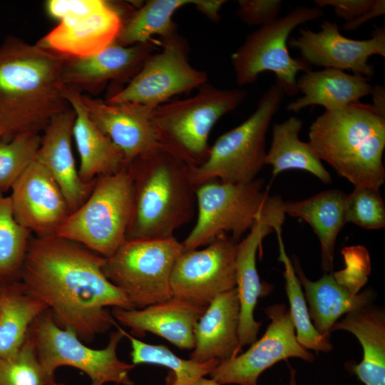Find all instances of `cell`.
<instances>
[{
	"mask_svg": "<svg viewBox=\"0 0 385 385\" xmlns=\"http://www.w3.org/2000/svg\"><path fill=\"white\" fill-rule=\"evenodd\" d=\"M271 322L263 336L244 353L220 361L210 374L221 384L257 385L260 375L277 362L291 357L313 361L315 356L297 342L290 314L283 304L265 309Z\"/></svg>",
	"mask_w": 385,
	"mask_h": 385,
	"instance_id": "5bb4252c",
	"label": "cell"
},
{
	"mask_svg": "<svg viewBox=\"0 0 385 385\" xmlns=\"http://www.w3.org/2000/svg\"><path fill=\"white\" fill-rule=\"evenodd\" d=\"M2 137H3V135H2L1 132L0 131V139H1Z\"/></svg>",
	"mask_w": 385,
	"mask_h": 385,
	"instance_id": "c3c4849f",
	"label": "cell"
},
{
	"mask_svg": "<svg viewBox=\"0 0 385 385\" xmlns=\"http://www.w3.org/2000/svg\"><path fill=\"white\" fill-rule=\"evenodd\" d=\"M282 8L281 0H240L236 14L247 25L260 27L279 18Z\"/></svg>",
	"mask_w": 385,
	"mask_h": 385,
	"instance_id": "74e56055",
	"label": "cell"
},
{
	"mask_svg": "<svg viewBox=\"0 0 385 385\" xmlns=\"http://www.w3.org/2000/svg\"><path fill=\"white\" fill-rule=\"evenodd\" d=\"M289 382L288 385H297V379H296V370L293 369L292 366H289Z\"/></svg>",
	"mask_w": 385,
	"mask_h": 385,
	"instance_id": "f6af8a7d",
	"label": "cell"
},
{
	"mask_svg": "<svg viewBox=\"0 0 385 385\" xmlns=\"http://www.w3.org/2000/svg\"><path fill=\"white\" fill-rule=\"evenodd\" d=\"M375 0H314L318 8L332 6L335 15L349 22L369 10Z\"/></svg>",
	"mask_w": 385,
	"mask_h": 385,
	"instance_id": "ab89813d",
	"label": "cell"
},
{
	"mask_svg": "<svg viewBox=\"0 0 385 385\" xmlns=\"http://www.w3.org/2000/svg\"><path fill=\"white\" fill-rule=\"evenodd\" d=\"M238 242L222 234L204 249L184 251L171 274L173 295L207 307L218 295L236 288Z\"/></svg>",
	"mask_w": 385,
	"mask_h": 385,
	"instance_id": "4fadbf2b",
	"label": "cell"
},
{
	"mask_svg": "<svg viewBox=\"0 0 385 385\" xmlns=\"http://www.w3.org/2000/svg\"><path fill=\"white\" fill-rule=\"evenodd\" d=\"M75 117L71 107L51 119L43 130L36 157L58 184L71 212L87 199L96 181L83 182L76 166L72 150Z\"/></svg>",
	"mask_w": 385,
	"mask_h": 385,
	"instance_id": "7402d4cb",
	"label": "cell"
},
{
	"mask_svg": "<svg viewBox=\"0 0 385 385\" xmlns=\"http://www.w3.org/2000/svg\"><path fill=\"white\" fill-rule=\"evenodd\" d=\"M294 268L305 291L311 321L325 337H329L332 327L342 315L368 306L372 300L371 290L353 293L336 280L332 272L324 273L313 282L307 279L298 262L295 261Z\"/></svg>",
	"mask_w": 385,
	"mask_h": 385,
	"instance_id": "484cf974",
	"label": "cell"
},
{
	"mask_svg": "<svg viewBox=\"0 0 385 385\" xmlns=\"http://www.w3.org/2000/svg\"><path fill=\"white\" fill-rule=\"evenodd\" d=\"M241 88L223 89L205 83L190 98L153 108L151 119L161 146L193 165L209 155L208 138L220 118L247 96Z\"/></svg>",
	"mask_w": 385,
	"mask_h": 385,
	"instance_id": "5b68a950",
	"label": "cell"
},
{
	"mask_svg": "<svg viewBox=\"0 0 385 385\" xmlns=\"http://www.w3.org/2000/svg\"><path fill=\"white\" fill-rule=\"evenodd\" d=\"M46 306L29 293L21 282L0 284V357L16 354L34 321Z\"/></svg>",
	"mask_w": 385,
	"mask_h": 385,
	"instance_id": "f546056e",
	"label": "cell"
},
{
	"mask_svg": "<svg viewBox=\"0 0 385 385\" xmlns=\"http://www.w3.org/2000/svg\"><path fill=\"white\" fill-rule=\"evenodd\" d=\"M185 383L187 382H181V381H178L174 379V381L171 383L170 385H183Z\"/></svg>",
	"mask_w": 385,
	"mask_h": 385,
	"instance_id": "bcb514c9",
	"label": "cell"
},
{
	"mask_svg": "<svg viewBox=\"0 0 385 385\" xmlns=\"http://www.w3.org/2000/svg\"><path fill=\"white\" fill-rule=\"evenodd\" d=\"M91 385H103L100 383H96V382H91Z\"/></svg>",
	"mask_w": 385,
	"mask_h": 385,
	"instance_id": "7dc6e473",
	"label": "cell"
},
{
	"mask_svg": "<svg viewBox=\"0 0 385 385\" xmlns=\"http://www.w3.org/2000/svg\"><path fill=\"white\" fill-rule=\"evenodd\" d=\"M302 125L303 120L294 115L274 123L265 165L272 166L273 176L288 170H300L309 172L323 183L329 184L332 182L329 173L309 142H303L299 138Z\"/></svg>",
	"mask_w": 385,
	"mask_h": 385,
	"instance_id": "f1b7e54d",
	"label": "cell"
},
{
	"mask_svg": "<svg viewBox=\"0 0 385 385\" xmlns=\"http://www.w3.org/2000/svg\"><path fill=\"white\" fill-rule=\"evenodd\" d=\"M345 219L359 227L378 230L385 227V205L378 188L355 186L346 195Z\"/></svg>",
	"mask_w": 385,
	"mask_h": 385,
	"instance_id": "8d00e7d4",
	"label": "cell"
},
{
	"mask_svg": "<svg viewBox=\"0 0 385 385\" xmlns=\"http://www.w3.org/2000/svg\"><path fill=\"white\" fill-rule=\"evenodd\" d=\"M270 197L262 179L247 183L213 179L201 183L196 190V222L182 242L184 251L207 245L227 232L239 242L260 217Z\"/></svg>",
	"mask_w": 385,
	"mask_h": 385,
	"instance_id": "8fae6325",
	"label": "cell"
},
{
	"mask_svg": "<svg viewBox=\"0 0 385 385\" xmlns=\"http://www.w3.org/2000/svg\"><path fill=\"white\" fill-rule=\"evenodd\" d=\"M107 3L104 0H50L46 4V9L60 23L70 22L101 9Z\"/></svg>",
	"mask_w": 385,
	"mask_h": 385,
	"instance_id": "f35d334b",
	"label": "cell"
},
{
	"mask_svg": "<svg viewBox=\"0 0 385 385\" xmlns=\"http://www.w3.org/2000/svg\"><path fill=\"white\" fill-rule=\"evenodd\" d=\"M279 244V260L284 264L285 289L289 303V314L293 322L297 342L306 349L315 351L328 352L332 349V344L327 337L320 334L314 327L302 285L296 274L294 265L287 256L282 238V225L274 229Z\"/></svg>",
	"mask_w": 385,
	"mask_h": 385,
	"instance_id": "1f68e13d",
	"label": "cell"
},
{
	"mask_svg": "<svg viewBox=\"0 0 385 385\" xmlns=\"http://www.w3.org/2000/svg\"><path fill=\"white\" fill-rule=\"evenodd\" d=\"M64 56L15 36L0 44L1 139L46 128L71 106L63 95Z\"/></svg>",
	"mask_w": 385,
	"mask_h": 385,
	"instance_id": "7a4b0ae2",
	"label": "cell"
},
{
	"mask_svg": "<svg viewBox=\"0 0 385 385\" xmlns=\"http://www.w3.org/2000/svg\"><path fill=\"white\" fill-rule=\"evenodd\" d=\"M240 306L237 289L216 297L194 329L195 346L190 359L196 362L227 361L242 349L239 339Z\"/></svg>",
	"mask_w": 385,
	"mask_h": 385,
	"instance_id": "603a6c76",
	"label": "cell"
},
{
	"mask_svg": "<svg viewBox=\"0 0 385 385\" xmlns=\"http://www.w3.org/2000/svg\"><path fill=\"white\" fill-rule=\"evenodd\" d=\"M133 200V181L127 165L115 173L97 178L87 199L69 214L56 235L108 258L125 241Z\"/></svg>",
	"mask_w": 385,
	"mask_h": 385,
	"instance_id": "8992f818",
	"label": "cell"
},
{
	"mask_svg": "<svg viewBox=\"0 0 385 385\" xmlns=\"http://www.w3.org/2000/svg\"><path fill=\"white\" fill-rule=\"evenodd\" d=\"M115 326L117 330L111 334L107 346L95 349L74 333L60 327L46 309L34 321L28 336L42 366L51 374H55L59 367L71 366L83 372L91 382L135 385L130 377L135 365L117 356V347L124 337V330L116 323Z\"/></svg>",
	"mask_w": 385,
	"mask_h": 385,
	"instance_id": "30bf717a",
	"label": "cell"
},
{
	"mask_svg": "<svg viewBox=\"0 0 385 385\" xmlns=\"http://www.w3.org/2000/svg\"><path fill=\"white\" fill-rule=\"evenodd\" d=\"M193 165L163 146L128 163L134 187L125 240L173 237L195 213Z\"/></svg>",
	"mask_w": 385,
	"mask_h": 385,
	"instance_id": "3957f363",
	"label": "cell"
},
{
	"mask_svg": "<svg viewBox=\"0 0 385 385\" xmlns=\"http://www.w3.org/2000/svg\"><path fill=\"white\" fill-rule=\"evenodd\" d=\"M284 96L275 82L262 95L246 120L217 139L207 158L192 166V178L197 186L213 179L232 183L256 179L265 165L267 133Z\"/></svg>",
	"mask_w": 385,
	"mask_h": 385,
	"instance_id": "52a82bcc",
	"label": "cell"
},
{
	"mask_svg": "<svg viewBox=\"0 0 385 385\" xmlns=\"http://www.w3.org/2000/svg\"><path fill=\"white\" fill-rule=\"evenodd\" d=\"M156 50L153 40L130 46L116 41L104 50L86 57H64L61 69L63 87L82 92L99 90L108 82H129Z\"/></svg>",
	"mask_w": 385,
	"mask_h": 385,
	"instance_id": "e0dca14e",
	"label": "cell"
},
{
	"mask_svg": "<svg viewBox=\"0 0 385 385\" xmlns=\"http://www.w3.org/2000/svg\"><path fill=\"white\" fill-rule=\"evenodd\" d=\"M82 101L90 118L121 150L127 163L161 146L151 119L153 108L110 103L83 94Z\"/></svg>",
	"mask_w": 385,
	"mask_h": 385,
	"instance_id": "ac0fdd59",
	"label": "cell"
},
{
	"mask_svg": "<svg viewBox=\"0 0 385 385\" xmlns=\"http://www.w3.org/2000/svg\"><path fill=\"white\" fill-rule=\"evenodd\" d=\"M323 14L317 6H297L249 34L231 56L237 86L253 83L260 73L270 71L275 74V82L284 95L294 96L299 92L297 73L309 71L312 66L301 57L290 56L289 35L298 26L314 21Z\"/></svg>",
	"mask_w": 385,
	"mask_h": 385,
	"instance_id": "9c48e42d",
	"label": "cell"
},
{
	"mask_svg": "<svg viewBox=\"0 0 385 385\" xmlns=\"http://www.w3.org/2000/svg\"><path fill=\"white\" fill-rule=\"evenodd\" d=\"M346 194L332 189L300 201L283 202L285 214L305 220L317 235L322 250V269L332 272L334 250L337 236L346 223Z\"/></svg>",
	"mask_w": 385,
	"mask_h": 385,
	"instance_id": "83f0119b",
	"label": "cell"
},
{
	"mask_svg": "<svg viewBox=\"0 0 385 385\" xmlns=\"http://www.w3.org/2000/svg\"><path fill=\"white\" fill-rule=\"evenodd\" d=\"M385 14V1L375 0L374 6L367 11L362 14L357 18L345 22L344 24V30L351 31L357 30L361 26L366 23L369 20L381 16Z\"/></svg>",
	"mask_w": 385,
	"mask_h": 385,
	"instance_id": "60d3db41",
	"label": "cell"
},
{
	"mask_svg": "<svg viewBox=\"0 0 385 385\" xmlns=\"http://www.w3.org/2000/svg\"><path fill=\"white\" fill-rule=\"evenodd\" d=\"M31 234L16 221L10 196L0 191V284L19 280Z\"/></svg>",
	"mask_w": 385,
	"mask_h": 385,
	"instance_id": "d6a6232c",
	"label": "cell"
},
{
	"mask_svg": "<svg viewBox=\"0 0 385 385\" xmlns=\"http://www.w3.org/2000/svg\"><path fill=\"white\" fill-rule=\"evenodd\" d=\"M63 95L75 112L73 138L80 157L78 175L85 183L115 173L128 163L121 150L90 118L78 91L63 87Z\"/></svg>",
	"mask_w": 385,
	"mask_h": 385,
	"instance_id": "cb8c5ba5",
	"label": "cell"
},
{
	"mask_svg": "<svg viewBox=\"0 0 385 385\" xmlns=\"http://www.w3.org/2000/svg\"><path fill=\"white\" fill-rule=\"evenodd\" d=\"M197 0H150L125 14L116 42L124 46L145 43L155 35L162 38L177 34L173 21L174 13L180 7L195 5Z\"/></svg>",
	"mask_w": 385,
	"mask_h": 385,
	"instance_id": "4dcf8cb0",
	"label": "cell"
},
{
	"mask_svg": "<svg viewBox=\"0 0 385 385\" xmlns=\"http://www.w3.org/2000/svg\"><path fill=\"white\" fill-rule=\"evenodd\" d=\"M183 252L182 242L174 236L126 240L106 258L103 271L134 309H142L173 296L171 274Z\"/></svg>",
	"mask_w": 385,
	"mask_h": 385,
	"instance_id": "ba28073f",
	"label": "cell"
},
{
	"mask_svg": "<svg viewBox=\"0 0 385 385\" xmlns=\"http://www.w3.org/2000/svg\"><path fill=\"white\" fill-rule=\"evenodd\" d=\"M297 86L303 96L287 105V110L293 113L316 105L325 111L339 109L370 95L372 88L369 79L336 68L304 72L297 79Z\"/></svg>",
	"mask_w": 385,
	"mask_h": 385,
	"instance_id": "d4e9b609",
	"label": "cell"
},
{
	"mask_svg": "<svg viewBox=\"0 0 385 385\" xmlns=\"http://www.w3.org/2000/svg\"><path fill=\"white\" fill-rule=\"evenodd\" d=\"M11 190L9 196L16 221L36 237L56 235L71 213L58 184L36 160Z\"/></svg>",
	"mask_w": 385,
	"mask_h": 385,
	"instance_id": "2e32d148",
	"label": "cell"
},
{
	"mask_svg": "<svg viewBox=\"0 0 385 385\" xmlns=\"http://www.w3.org/2000/svg\"><path fill=\"white\" fill-rule=\"evenodd\" d=\"M131 346L132 364H155L169 369L174 374V379L179 381H190L197 378L210 374L218 365L217 359L200 363L192 359H183L175 355L166 346L145 343L124 331Z\"/></svg>",
	"mask_w": 385,
	"mask_h": 385,
	"instance_id": "836d02e7",
	"label": "cell"
},
{
	"mask_svg": "<svg viewBox=\"0 0 385 385\" xmlns=\"http://www.w3.org/2000/svg\"><path fill=\"white\" fill-rule=\"evenodd\" d=\"M284 214L277 205L267 206L248 234L237 244L235 257L236 289L240 306L239 339L242 347L257 340L261 323L254 318L258 299L267 289L260 281L256 258L263 238L282 224Z\"/></svg>",
	"mask_w": 385,
	"mask_h": 385,
	"instance_id": "d6986e66",
	"label": "cell"
},
{
	"mask_svg": "<svg viewBox=\"0 0 385 385\" xmlns=\"http://www.w3.org/2000/svg\"><path fill=\"white\" fill-rule=\"evenodd\" d=\"M0 385H64L42 366L27 337L12 356L0 357Z\"/></svg>",
	"mask_w": 385,
	"mask_h": 385,
	"instance_id": "e575fe53",
	"label": "cell"
},
{
	"mask_svg": "<svg viewBox=\"0 0 385 385\" xmlns=\"http://www.w3.org/2000/svg\"><path fill=\"white\" fill-rule=\"evenodd\" d=\"M226 2L225 0H197L195 6L211 21H217L220 19L219 11Z\"/></svg>",
	"mask_w": 385,
	"mask_h": 385,
	"instance_id": "b9f144b4",
	"label": "cell"
},
{
	"mask_svg": "<svg viewBox=\"0 0 385 385\" xmlns=\"http://www.w3.org/2000/svg\"><path fill=\"white\" fill-rule=\"evenodd\" d=\"M317 157L354 185L379 189L385 182V117L360 101L325 111L311 124Z\"/></svg>",
	"mask_w": 385,
	"mask_h": 385,
	"instance_id": "277c9868",
	"label": "cell"
},
{
	"mask_svg": "<svg viewBox=\"0 0 385 385\" xmlns=\"http://www.w3.org/2000/svg\"><path fill=\"white\" fill-rule=\"evenodd\" d=\"M38 133L27 132L0 139V191L5 193L36 160L41 143Z\"/></svg>",
	"mask_w": 385,
	"mask_h": 385,
	"instance_id": "d590c367",
	"label": "cell"
},
{
	"mask_svg": "<svg viewBox=\"0 0 385 385\" xmlns=\"http://www.w3.org/2000/svg\"><path fill=\"white\" fill-rule=\"evenodd\" d=\"M352 333L363 349V359L351 371L365 385H385V314L369 305L351 312L332 328Z\"/></svg>",
	"mask_w": 385,
	"mask_h": 385,
	"instance_id": "4316f807",
	"label": "cell"
},
{
	"mask_svg": "<svg viewBox=\"0 0 385 385\" xmlns=\"http://www.w3.org/2000/svg\"><path fill=\"white\" fill-rule=\"evenodd\" d=\"M160 43L162 50L152 53L128 84L111 95L106 102L155 108L176 95L207 83V73L190 65L189 47L184 38L177 33L162 38Z\"/></svg>",
	"mask_w": 385,
	"mask_h": 385,
	"instance_id": "7c38bea8",
	"label": "cell"
},
{
	"mask_svg": "<svg viewBox=\"0 0 385 385\" xmlns=\"http://www.w3.org/2000/svg\"><path fill=\"white\" fill-rule=\"evenodd\" d=\"M183 385H223L215 380L211 379H206L204 376L197 378L195 379L191 380Z\"/></svg>",
	"mask_w": 385,
	"mask_h": 385,
	"instance_id": "ee69618b",
	"label": "cell"
},
{
	"mask_svg": "<svg viewBox=\"0 0 385 385\" xmlns=\"http://www.w3.org/2000/svg\"><path fill=\"white\" fill-rule=\"evenodd\" d=\"M206 307L173 295L142 309L113 308L112 316L133 334L150 332L182 349H193L194 329Z\"/></svg>",
	"mask_w": 385,
	"mask_h": 385,
	"instance_id": "44dd1931",
	"label": "cell"
},
{
	"mask_svg": "<svg viewBox=\"0 0 385 385\" xmlns=\"http://www.w3.org/2000/svg\"><path fill=\"white\" fill-rule=\"evenodd\" d=\"M106 257L56 235L31 238L19 281L55 322L84 343L116 323L108 307L133 309L106 277Z\"/></svg>",
	"mask_w": 385,
	"mask_h": 385,
	"instance_id": "6da1fadb",
	"label": "cell"
},
{
	"mask_svg": "<svg viewBox=\"0 0 385 385\" xmlns=\"http://www.w3.org/2000/svg\"><path fill=\"white\" fill-rule=\"evenodd\" d=\"M370 95L372 98L371 106L382 116L385 117V88L379 84L372 86Z\"/></svg>",
	"mask_w": 385,
	"mask_h": 385,
	"instance_id": "7bdbcfd3",
	"label": "cell"
},
{
	"mask_svg": "<svg viewBox=\"0 0 385 385\" xmlns=\"http://www.w3.org/2000/svg\"><path fill=\"white\" fill-rule=\"evenodd\" d=\"M321 30L299 29V36L288 40L287 46L299 51L300 57L311 66L351 70L354 74L370 79L374 66L369 63L374 55L385 57V26L374 25L371 38L356 40L343 36L335 22L324 20Z\"/></svg>",
	"mask_w": 385,
	"mask_h": 385,
	"instance_id": "9a60e30c",
	"label": "cell"
},
{
	"mask_svg": "<svg viewBox=\"0 0 385 385\" xmlns=\"http://www.w3.org/2000/svg\"><path fill=\"white\" fill-rule=\"evenodd\" d=\"M128 9L108 1L103 8L90 15L59 23L36 44L68 58L96 54L116 41Z\"/></svg>",
	"mask_w": 385,
	"mask_h": 385,
	"instance_id": "ffe728a7",
	"label": "cell"
}]
</instances>
